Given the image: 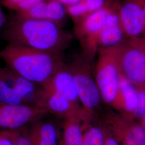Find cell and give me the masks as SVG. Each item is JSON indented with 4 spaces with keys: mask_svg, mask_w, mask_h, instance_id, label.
Wrapping results in <instances>:
<instances>
[{
    "mask_svg": "<svg viewBox=\"0 0 145 145\" xmlns=\"http://www.w3.org/2000/svg\"><path fill=\"white\" fill-rule=\"evenodd\" d=\"M137 1L138 2V3H139V5L141 7L145 19V0H137Z\"/></svg>",
    "mask_w": 145,
    "mask_h": 145,
    "instance_id": "obj_28",
    "label": "cell"
},
{
    "mask_svg": "<svg viewBox=\"0 0 145 145\" xmlns=\"http://www.w3.org/2000/svg\"><path fill=\"white\" fill-rule=\"evenodd\" d=\"M26 126L16 130L15 145H32L27 135Z\"/></svg>",
    "mask_w": 145,
    "mask_h": 145,
    "instance_id": "obj_22",
    "label": "cell"
},
{
    "mask_svg": "<svg viewBox=\"0 0 145 145\" xmlns=\"http://www.w3.org/2000/svg\"><path fill=\"white\" fill-rule=\"evenodd\" d=\"M40 108L45 110L48 114L64 120L74 117L93 119L86 112L82 106L73 103L57 93L47 91L45 90Z\"/></svg>",
    "mask_w": 145,
    "mask_h": 145,
    "instance_id": "obj_10",
    "label": "cell"
},
{
    "mask_svg": "<svg viewBox=\"0 0 145 145\" xmlns=\"http://www.w3.org/2000/svg\"><path fill=\"white\" fill-rule=\"evenodd\" d=\"M8 18L0 7V31L3 30L8 22Z\"/></svg>",
    "mask_w": 145,
    "mask_h": 145,
    "instance_id": "obj_26",
    "label": "cell"
},
{
    "mask_svg": "<svg viewBox=\"0 0 145 145\" xmlns=\"http://www.w3.org/2000/svg\"><path fill=\"white\" fill-rule=\"evenodd\" d=\"M140 122V124L142 126L144 129L145 131V112L143 114V115L141 116L140 119L139 120Z\"/></svg>",
    "mask_w": 145,
    "mask_h": 145,
    "instance_id": "obj_29",
    "label": "cell"
},
{
    "mask_svg": "<svg viewBox=\"0 0 145 145\" xmlns=\"http://www.w3.org/2000/svg\"><path fill=\"white\" fill-rule=\"evenodd\" d=\"M114 55L121 76L137 90L145 91V54L130 40L114 46Z\"/></svg>",
    "mask_w": 145,
    "mask_h": 145,
    "instance_id": "obj_5",
    "label": "cell"
},
{
    "mask_svg": "<svg viewBox=\"0 0 145 145\" xmlns=\"http://www.w3.org/2000/svg\"><path fill=\"white\" fill-rule=\"evenodd\" d=\"M48 114L45 110L38 107L0 103V130H18Z\"/></svg>",
    "mask_w": 145,
    "mask_h": 145,
    "instance_id": "obj_8",
    "label": "cell"
},
{
    "mask_svg": "<svg viewBox=\"0 0 145 145\" xmlns=\"http://www.w3.org/2000/svg\"><path fill=\"white\" fill-rule=\"evenodd\" d=\"M67 13L73 20L76 21L89 14L87 8L83 0L78 3L66 6Z\"/></svg>",
    "mask_w": 145,
    "mask_h": 145,
    "instance_id": "obj_20",
    "label": "cell"
},
{
    "mask_svg": "<svg viewBox=\"0 0 145 145\" xmlns=\"http://www.w3.org/2000/svg\"><path fill=\"white\" fill-rule=\"evenodd\" d=\"M94 76L102 101L112 108L119 89L120 73L114 46L99 50Z\"/></svg>",
    "mask_w": 145,
    "mask_h": 145,
    "instance_id": "obj_6",
    "label": "cell"
},
{
    "mask_svg": "<svg viewBox=\"0 0 145 145\" xmlns=\"http://www.w3.org/2000/svg\"><path fill=\"white\" fill-rule=\"evenodd\" d=\"M137 46L140 48L145 54V34L140 38L129 39Z\"/></svg>",
    "mask_w": 145,
    "mask_h": 145,
    "instance_id": "obj_24",
    "label": "cell"
},
{
    "mask_svg": "<svg viewBox=\"0 0 145 145\" xmlns=\"http://www.w3.org/2000/svg\"><path fill=\"white\" fill-rule=\"evenodd\" d=\"M105 130H106V137H105V145H120L119 143L117 141V140L113 137V136L109 133L108 131L106 129Z\"/></svg>",
    "mask_w": 145,
    "mask_h": 145,
    "instance_id": "obj_25",
    "label": "cell"
},
{
    "mask_svg": "<svg viewBox=\"0 0 145 145\" xmlns=\"http://www.w3.org/2000/svg\"><path fill=\"white\" fill-rule=\"evenodd\" d=\"M56 1H57L58 2H60L61 3H62V5H63L66 7V6L72 5L78 3L82 0H56Z\"/></svg>",
    "mask_w": 145,
    "mask_h": 145,
    "instance_id": "obj_27",
    "label": "cell"
},
{
    "mask_svg": "<svg viewBox=\"0 0 145 145\" xmlns=\"http://www.w3.org/2000/svg\"><path fill=\"white\" fill-rule=\"evenodd\" d=\"M2 34L8 43L60 54L72 40V35L57 23L23 18L16 14L8 20Z\"/></svg>",
    "mask_w": 145,
    "mask_h": 145,
    "instance_id": "obj_1",
    "label": "cell"
},
{
    "mask_svg": "<svg viewBox=\"0 0 145 145\" xmlns=\"http://www.w3.org/2000/svg\"><path fill=\"white\" fill-rule=\"evenodd\" d=\"M88 9L89 14L102 8L106 2L105 0H83Z\"/></svg>",
    "mask_w": 145,
    "mask_h": 145,
    "instance_id": "obj_23",
    "label": "cell"
},
{
    "mask_svg": "<svg viewBox=\"0 0 145 145\" xmlns=\"http://www.w3.org/2000/svg\"><path fill=\"white\" fill-rule=\"evenodd\" d=\"M21 17L52 21L61 25L67 15L66 7L56 0H44L26 11L15 13Z\"/></svg>",
    "mask_w": 145,
    "mask_h": 145,
    "instance_id": "obj_12",
    "label": "cell"
},
{
    "mask_svg": "<svg viewBox=\"0 0 145 145\" xmlns=\"http://www.w3.org/2000/svg\"><path fill=\"white\" fill-rule=\"evenodd\" d=\"M15 72L7 66L0 67V103L24 104L14 82ZM25 105V104H24Z\"/></svg>",
    "mask_w": 145,
    "mask_h": 145,
    "instance_id": "obj_16",
    "label": "cell"
},
{
    "mask_svg": "<svg viewBox=\"0 0 145 145\" xmlns=\"http://www.w3.org/2000/svg\"><path fill=\"white\" fill-rule=\"evenodd\" d=\"M126 39L121 26L104 27L99 37V50L114 46Z\"/></svg>",
    "mask_w": 145,
    "mask_h": 145,
    "instance_id": "obj_18",
    "label": "cell"
},
{
    "mask_svg": "<svg viewBox=\"0 0 145 145\" xmlns=\"http://www.w3.org/2000/svg\"><path fill=\"white\" fill-rule=\"evenodd\" d=\"M16 130H0V145H15Z\"/></svg>",
    "mask_w": 145,
    "mask_h": 145,
    "instance_id": "obj_21",
    "label": "cell"
},
{
    "mask_svg": "<svg viewBox=\"0 0 145 145\" xmlns=\"http://www.w3.org/2000/svg\"><path fill=\"white\" fill-rule=\"evenodd\" d=\"M68 65L81 105L91 118L95 119L102 100L95 81L91 62L82 54L76 56Z\"/></svg>",
    "mask_w": 145,
    "mask_h": 145,
    "instance_id": "obj_3",
    "label": "cell"
},
{
    "mask_svg": "<svg viewBox=\"0 0 145 145\" xmlns=\"http://www.w3.org/2000/svg\"><path fill=\"white\" fill-rule=\"evenodd\" d=\"M120 25L127 39H135L145 34V19L141 7L137 0H123L120 4Z\"/></svg>",
    "mask_w": 145,
    "mask_h": 145,
    "instance_id": "obj_9",
    "label": "cell"
},
{
    "mask_svg": "<svg viewBox=\"0 0 145 145\" xmlns=\"http://www.w3.org/2000/svg\"><path fill=\"white\" fill-rule=\"evenodd\" d=\"M5 66L32 82L42 87L64 65L63 54L8 43L0 51Z\"/></svg>",
    "mask_w": 145,
    "mask_h": 145,
    "instance_id": "obj_2",
    "label": "cell"
},
{
    "mask_svg": "<svg viewBox=\"0 0 145 145\" xmlns=\"http://www.w3.org/2000/svg\"><path fill=\"white\" fill-rule=\"evenodd\" d=\"M94 120L84 123L83 145H105V129L101 121L99 124L93 123Z\"/></svg>",
    "mask_w": 145,
    "mask_h": 145,
    "instance_id": "obj_17",
    "label": "cell"
},
{
    "mask_svg": "<svg viewBox=\"0 0 145 145\" xmlns=\"http://www.w3.org/2000/svg\"><path fill=\"white\" fill-rule=\"evenodd\" d=\"M139 95L137 89L120 74L119 89L112 109L135 119L138 107Z\"/></svg>",
    "mask_w": 145,
    "mask_h": 145,
    "instance_id": "obj_13",
    "label": "cell"
},
{
    "mask_svg": "<svg viewBox=\"0 0 145 145\" xmlns=\"http://www.w3.org/2000/svg\"><path fill=\"white\" fill-rule=\"evenodd\" d=\"M92 120L82 117L64 120L59 145H83L84 125Z\"/></svg>",
    "mask_w": 145,
    "mask_h": 145,
    "instance_id": "obj_15",
    "label": "cell"
},
{
    "mask_svg": "<svg viewBox=\"0 0 145 145\" xmlns=\"http://www.w3.org/2000/svg\"><path fill=\"white\" fill-rule=\"evenodd\" d=\"M42 87L47 91L57 93L82 106L70 68L65 63Z\"/></svg>",
    "mask_w": 145,
    "mask_h": 145,
    "instance_id": "obj_11",
    "label": "cell"
},
{
    "mask_svg": "<svg viewBox=\"0 0 145 145\" xmlns=\"http://www.w3.org/2000/svg\"><path fill=\"white\" fill-rule=\"evenodd\" d=\"M120 145H145V131L139 120L108 110L101 121Z\"/></svg>",
    "mask_w": 145,
    "mask_h": 145,
    "instance_id": "obj_7",
    "label": "cell"
},
{
    "mask_svg": "<svg viewBox=\"0 0 145 145\" xmlns=\"http://www.w3.org/2000/svg\"><path fill=\"white\" fill-rule=\"evenodd\" d=\"M116 0H106L103 7L74 21V31L83 49V56L92 62L99 50V35Z\"/></svg>",
    "mask_w": 145,
    "mask_h": 145,
    "instance_id": "obj_4",
    "label": "cell"
},
{
    "mask_svg": "<svg viewBox=\"0 0 145 145\" xmlns=\"http://www.w3.org/2000/svg\"><path fill=\"white\" fill-rule=\"evenodd\" d=\"M44 0H2L1 3L6 8L18 13L27 10Z\"/></svg>",
    "mask_w": 145,
    "mask_h": 145,
    "instance_id": "obj_19",
    "label": "cell"
},
{
    "mask_svg": "<svg viewBox=\"0 0 145 145\" xmlns=\"http://www.w3.org/2000/svg\"><path fill=\"white\" fill-rule=\"evenodd\" d=\"M26 129L32 145H59L57 125L51 120L40 119L27 126Z\"/></svg>",
    "mask_w": 145,
    "mask_h": 145,
    "instance_id": "obj_14",
    "label": "cell"
}]
</instances>
